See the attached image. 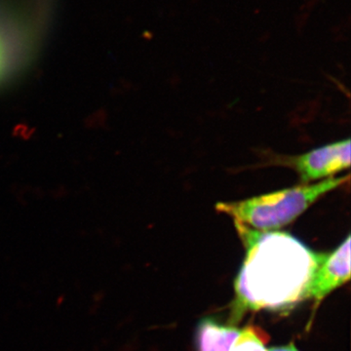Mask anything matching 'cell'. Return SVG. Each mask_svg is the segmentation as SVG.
I'll list each match as a JSON object with an SVG mask.
<instances>
[{
    "label": "cell",
    "instance_id": "cell-8",
    "mask_svg": "<svg viewBox=\"0 0 351 351\" xmlns=\"http://www.w3.org/2000/svg\"><path fill=\"white\" fill-rule=\"evenodd\" d=\"M4 69V50L2 46L1 40H0V78H1L2 73Z\"/></svg>",
    "mask_w": 351,
    "mask_h": 351
},
{
    "label": "cell",
    "instance_id": "cell-4",
    "mask_svg": "<svg viewBox=\"0 0 351 351\" xmlns=\"http://www.w3.org/2000/svg\"><path fill=\"white\" fill-rule=\"evenodd\" d=\"M350 279V235L338 248L322 253L307 290L306 300H313V313L332 291L345 285Z\"/></svg>",
    "mask_w": 351,
    "mask_h": 351
},
{
    "label": "cell",
    "instance_id": "cell-2",
    "mask_svg": "<svg viewBox=\"0 0 351 351\" xmlns=\"http://www.w3.org/2000/svg\"><path fill=\"white\" fill-rule=\"evenodd\" d=\"M348 180L350 175L331 177L247 199L219 202L216 210L230 217L234 223L260 232H274L294 221L320 197Z\"/></svg>",
    "mask_w": 351,
    "mask_h": 351
},
{
    "label": "cell",
    "instance_id": "cell-7",
    "mask_svg": "<svg viewBox=\"0 0 351 351\" xmlns=\"http://www.w3.org/2000/svg\"><path fill=\"white\" fill-rule=\"evenodd\" d=\"M269 351H300L295 348L294 343H288V345L282 346H276V348H269Z\"/></svg>",
    "mask_w": 351,
    "mask_h": 351
},
{
    "label": "cell",
    "instance_id": "cell-6",
    "mask_svg": "<svg viewBox=\"0 0 351 351\" xmlns=\"http://www.w3.org/2000/svg\"><path fill=\"white\" fill-rule=\"evenodd\" d=\"M269 335L257 326L249 324L240 329L230 351H269L267 348Z\"/></svg>",
    "mask_w": 351,
    "mask_h": 351
},
{
    "label": "cell",
    "instance_id": "cell-1",
    "mask_svg": "<svg viewBox=\"0 0 351 351\" xmlns=\"http://www.w3.org/2000/svg\"><path fill=\"white\" fill-rule=\"evenodd\" d=\"M234 225L245 258L234 281L230 325L235 326L249 311H288L306 301L322 253L311 250L290 233Z\"/></svg>",
    "mask_w": 351,
    "mask_h": 351
},
{
    "label": "cell",
    "instance_id": "cell-3",
    "mask_svg": "<svg viewBox=\"0 0 351 351\" xmlns=\"http://www.w3.org/2000/svg\"><path fill=\"white\" fill-rule=\"evenodd\" d=\"M282 163L297 172L302 184L328 179L350 168V140L325 145L301 156L286 157Z\"/></svg>",
    "mask_w": 351,
    "mask_h": 351
},
{
    "label": "cell",
    "instance_id": "cell-5",
    "mask_svg": "<svg viewBox=\"0 0 351 351\" xmlns=\"http://www.w3.org/2000/svg\"><path fill=\"white\" fill-rule=\"evenodd\" d=\"M239 331L234 325L221 324L212 318H204L196 329L197 351H230Z\"/></svg>",
    "mask_w": 351,
    "mask_h": 351
}]
</instances>
